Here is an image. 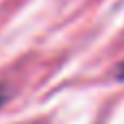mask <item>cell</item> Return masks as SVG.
Segmentation results:
<instances>
[{
    "mask_svg": "<svg viewBox=\"0 0 124 124\" xmlns=\"http://www.w3.org/2000/svg\"><path fill=\"white\" fill-rule=\"evenodd\" d=\"M118 78H120V81H124V63L120 65V70H118Z\"/></svg>",
    "mask_w": 124,
    "mask_h": 124,
    "instance_id": "6da1fadb",
    "label": "cell"
},
{
    "mask_svg": "<svg viewBox=\"0 0 124 124\" xmlns=\"http://www.w3.org/2000/svg\"><path fill=\"white\" fill-rule=\"evenodd\" d=\"M4 98H7V96H4V92H2V89H0V105H2V102H4Z\"/></svg>",
    "mask_w": 124,
    "mask_h": 124,
    "instance_id": "7a4b0ae2",
    "label": "cell"
}]
</instances>
